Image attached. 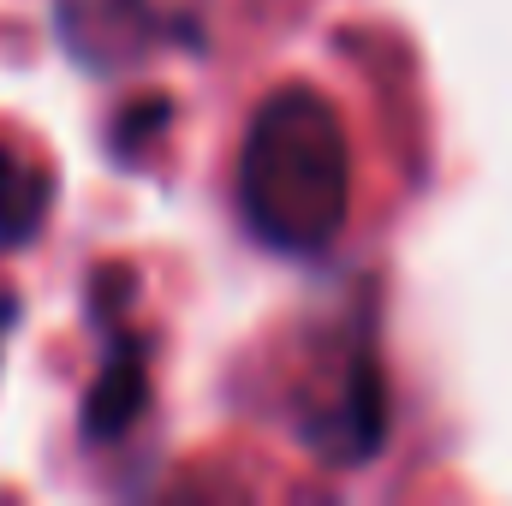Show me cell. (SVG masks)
Listing matches in <instances>:
<instances>
[{
    "mask_svg": "<svg viewBox=\"0 0 512 506\" xmlns=\"http://www.w3.org/2000/svg\"><path fill=\"white\" fill-rule=\"evenodd\" d=\"M239 221L268 251L322 256L352 209V149L340 114L304 90H274L245 126L239 173H233Z\"/></svg>",
    "mask_w": 512,
    "mask_h": 506,
    "instance_id": "1",
    "label": "cell"
},
{
    "mask_svg": "<svg viewBox=\"0 0 512 506\" xmlns=\"http://www.w3.org/2000/svg\"><path fill=\"white\" fill-rule=\"evenodd\" d=\"M155 24H167V18H155L149 0H60L54 6L60 42L90 72H120V66H131L149 48V30Z\"/></svg>",
    "mask_w": 512,
    "mask_h": 506,
    "instance_id": "2",
    "label": "cell"
},
{
    "mask_svg": "<svg viewBox=\"0 0 512 506\" xmlns=\"http://www.w3.org/2000/svg\"><path fill=\"white\" fill-rule=\"evenodd\" d=\"M310 447L322 453V465H364L382 453V435H387V399H382V370L370 352H358L352 376H346V393L340 405L304 429Z\"/></svg>",
    "mask_w": 512,
    "mask_h": 506,
    "instance_id": "3",
    "label": "cell"
},
{
    "mask_svg": "<svg viewBox=\"0 0 512 506\" xmlns=\"http://www.w3.org/2000/svg\"><path fill=\"white\" fill-rule=\"evenodd\" d=\"M143 393H149V364H143L137 334H108L102 376L84 393V435L90 441H120L143 417Z\"/></svg>",
    "mask_w": 512,
    "mask_h": 506,
    "instance_id": "4",
    "label": "cell"
},
{
    "mask_svg": "<svg viewBox=\"0 0 512 506\" xmlns=\"http://www.w3.org/2000/svg\"><path fill=\"white\" fill-rule=\"evenodd\" d=\"M48 203H54V179L48 167L24 161L18 149L0 143V256L30 245L48 221Z\"/></svg>",
    "mask_w": 512,
    "mask_h": 506,
    "instance_id": "5",
    "label": "cell"
},
{
    "mask_svg": "<svg viewBox=\"0 0 512 506\" xmlns=\"http://www.w3.org/2000/svg\"><path fill=\"white\" fill-rule=\"evenodd\" d=\"M161 120H173V102H167V96H149V102H143V114L131 108L126 120H120L114 149H120V155H131V143H137V149H149V143L161 137Z\"/></svg>",
    "mask_w": 512,
    "mask_h": 506,
    "instance_id": "6",
    "label": "cell"
}]
</instances>
